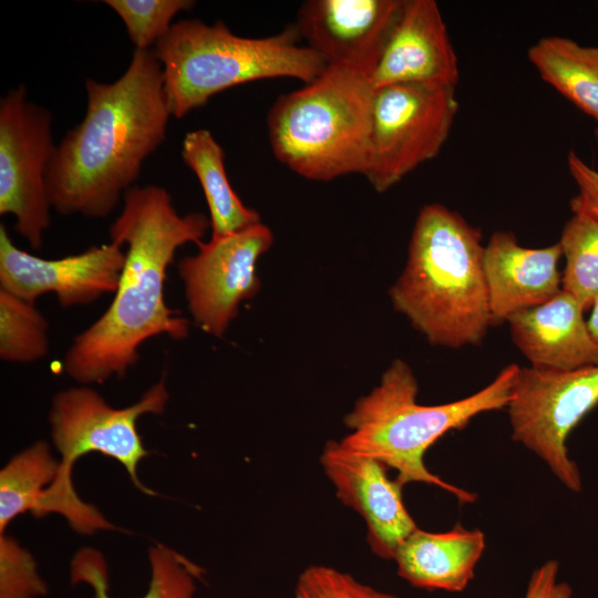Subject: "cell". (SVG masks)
I'll return each instance as SVG.
<instances>
[{"instance_id":"14","label":"cell","mask_w":598,"mask_h":598,"mask_svg":"<svg viewBox=\"0 0 598 598\" xmlns=\"http://www.w3.org/2000/svg\"><path fill=\"white\" fill-rule=\"evenodd\" d=\"M322 468L342 504L367 525L374 555L393 560L400 545L419 527L402 501V486L391 480L381 462L346 451L337 441L324 445Z\"/></svg>"},{"instance_id":"15","label":"cell","mask_w":598,"mask_h":598,"mask_svg":"<svg viewBox=\"0 0 598 598\" xmlns=\"http://www.w3.org/2000/svg\"><path fill=\"white\" fill-rule=\"evenodd\" d=\"M457 54L434 0H404L372 75L375 89L393 84L455 87Z\"/></svg>"},{"instance_id":"25","label":"cell","mask_w":598,"mask_h":598,"mask_svg":"<svg viewBox=\"0 0 598 598\" xmlns=\"http://www.w3.org/2000/svg\"><path fill=\"white\" fill-rule=\"evenodd\" d=\"M104 3L122 19L136 50L155 47L174 24L173 18L195 4L190 0H105Z\"/></svg>"},{"instance_id":"29","label":"cell","mask_w":598,"mask_h":598,"mask_svg":"<svg viewBox=\"0 0 598 598\" xmlns=\"http://www.w3.org/2000/svg\"><path fill=\"white\" fill-rule=\"evenodd\" d=\"M559 564L549 559L535 568L529 577L524 598H571L573 589L558 579Z\"/></svg>"},{"instance_id":"3","label":"cell","mask_w":598,"mask_h":598,"mask_svg":"<svg viewBox=\"0 0 598 598\" xmlns=\"http://www.w3.org/2000/svg\"><path fill=\"white\" fill-rule=\"evenodd\" d=\"M482 231L441 204L423 206L405 267L390 288L396 311L433 346L480 344L493 326Z\"/></svg>"},{"instance_id":"22","label":"cell","mask_w":598,"mask_h":598,"mask_svg":"<svg viewBox=\"0 0 598 598\" xmlns=\"http://www.w3.org/2000/svg\"><path fill=\"white\" fill-rule=\"evenodd\" d=\"M60 463L44 442L14 456L0 472V534L18 515L42 516L45 486L56 477Z\"/></svg>"},{"instance_id":"8","label":"cell","mask_w":598,"mask_h":598,"mask_svg":"<svg viewBox=\"0 0 598 598\" xmlns=\"http://www.w3.org/2000/svg\"><path fill=\"white\" fill-rule=\"evenodd\" d=\"M458 102L455 87L393 84L375 91L363 175L384 193L434 158L448 138Z\"/></svg>"},{"instance_id":"19","label":"cell","mask_w":598,"mask_h":598,"mask_svg":"<svg viewBox=\"0 0 598 598\" xmlns=\"http://www.w3.org/2000/svg\"><path fill=\"white\" fill-rule=\"evenodd\" d=\"M224 151L212 132H188L182 142V158L197 176L209 209L212 237L241 231L260 221V215L243 204L230 186Z\"/></svg>"},{"instance_id":"1","label":"cell","mask_w":598,"mask_h":598,"mask_svg":"<svg viewBox=\"0 0 598 598\" xmlns=\"http://www.w3.org/2000/svg\"><path fill=\"white\" fill-rule=\"evenodd\" d=\"M110 225V239L127 246L125 265L106 311L79 333L63 358L64 371L84 384L123 378L148 339H185L189 322L165 300L167 269L178 248L202 241L210 227L203 213L179 215L159 186H133Z\"/></svg>"},{"instance_id":"5","label":"cell","mask_w":598,"mask_h":598,"mask_svg":"<svg viewBox=\"0 0 598 598\" xmlns=\"http://www.w3.org/2000/svg\"><path fill=\"white\" fill-rule=\"evenodd\" d=\"M375 91L372 73L329 64L313 82L279 95L267 117L275 157L311 181L363 175Z\"/></svg>"},{"instance_id":"30","label":"cell","mask_w":598,"mask_h":598,"mask_svg":"<svg viewBox=\"0 0 598 598\" xmlns=\"http://www.w3.org/2000/svg\"><path fill=\"white\" fill-rule=\"evenodd\" d=\"M587 326L592 338L598 343V297L591 306V313L587 320Z\"/></svg>"},{"instance_id":"2","label":"cell","mask_w":598,"mask_h":598,"mask_svg":"<svg viewBox=\"0 0 598 598\" xmlns=\"http://www.w3.org/2000/svg\"><path fill=\"white\" fill-rule=\"evenodd\" d=\"M85 91V115L55 146L47 188L59 214L104 218L164 142L172 113L154 49H135L117 80L89 79Z\"/></svg>"},{"instance_id":"16","label":"cell","mask_w":598,"mask_h":598,"mask_svg":"<svg viewBox=\"0 0 598 598\" xmlns=\"http://www.w3.org/2000/svg\"><path fill=\"white\" fill-rule=\"evenodd\" d=\"M559 243L543 248L518 244L511 231L494 233L484 248V272L493 324L539 306L561 291Z\"/></svg>"},{"instance_id":"9","label":"cell","mask_w":598,"mask_h":598,"mask_svg":"<svg viewBox=\"0 0 598 598\" xmlns=\"http://www.w3.org/2000/svg\"><path fill=\"white\" fill-rule=\"evenodd\" d=\"M598 405V364L570 371L518 370L507 405L512 439L540 457L561 484L580 492L567 439Z\"/></svg>"},{"instance_id":"7","label":"cell","mask_w":598,"mask_h":598,"mask_svg":"<svg viewBox=\"0 0 598 598\" xmlns=\"http://www.w3.org/2000/svg\"><path fill=\"white\" fill-rule=\"evenodd\" d=\"M167 401L164 379L152 385L136 403L123 409L112 408L89 386L59 392L53 399L49 421L62 461L55 480L47 489L43 515L62 514L81 533L112 527L94 506L78 497L71 482L73 463L90 452L120 462L138 489L154 495L137 476L138 463L148 454L137 431V420L147 413L162 414Z\"/></svg>"},{"instance_id":"13","label":"cell","mask_w":598,"mask_h":598,"mask_svg":"<svg viewBox=\"0 0 598 598\" xmlns=\"http://www.w3.org/2000/svg\"><path fill=\"white\" fill-rule=\"evenodd\" d=\"M404 0H309L295 22L307 47L327 64L374 73Z\"/></svg>"},{"instance_id":"12","label":"cell","mask_w":598,"mask_h":598,"mask_svg":"<svg viewBox=\"0 0 598 598\" xmlns=\"http://www.w3.org/2000/svg\"><path fill=\"white\" fill-rule=\"evenodd\" d=\"M125 259L122 246L112 241L44 259L18 248L0 226V288L30 302L52 292L62 308L90 305L116 291Z\"/></svg>"},{"instance_id":"23","label":"cell","mask_w":598,"mask_h":598,"mask_svg":"<svg viewBox=\"0 0 598 598\" xmlns=\"http://www.w3.org/2000/svg\"><path fill=\"white\" fill-rule=\"evenodd\" d=\"M558 243L566 260L561 289L587 310L598 297V221L573 214Z\"/></svg>"},{"instance_id":"24","label":"cell","mask_w":598,"mask_h":598,"mask_svg":"<svg viewBox=\"0 0 598 598\" xmlns=\"http://www.w3.org/2000/svg\"><path fill=\"white\" fill-rule=\"evenodd\" d=\"M49 323L34 302L0 288V358L31 363L49 352Z\"/></svg>"},{"instance_id":"28","label":"cell","mask_w":598,"mask_h":598,"mask_svg":"<svg viewBox=\"0 0 598 598\" xmlns=\"http://www.w3.org/2000/svg\"><path fill=\"white\" fill-rule=\"evenodd\" d=\"M567 166L578 193L570 199L573 214H581L598 221V171L578 154L570 152Z\"/></svg>"},{"instance_id":"4","label":"cell","mask_w":598,"mask_h":598,"mask_svg":"<svg viewBox=\"0 0 598 598\" xmlns=\"http://www.w3.org/2000/svg\"><path fill=\"white\" fill-rule=\"evenodd\" d=\"M519 367H504L491 383L461 400L422 405L416 402L419 385L406 362L395 359L381 381L361 396L344 417L350 430L339 444L348 452L372 457L396 471L402 487L425 483L442 488L462 504L477 495L452 485L424 464L426 451L453 430L464 429L481 413L507 408Z\"/></svg>"},{"instance_id":"21","label":"cell","mask_w":598,"mask_h":598,"mask_svg":"<svg viewBox=\"0 0 598 598\" xmlns=\"http://www.w3.org/2000/svg\"><path fill=\"white\" fill-rule=\"evenodd\" d=\"M152 577L142 598H192L195 579L202 569L178 553L156 545L150 549ZM73 584L86 582L94 590V598H110L107 568L103 556L95 549L82 548L71 564Z\"/></svg>"},{"instance_id":"10","label":"cell","mask_w":598,"mask_h":598,"mask_svg":"<svg viewBox=\"0 0 598 598\" xmlns=\"http://www.w3.org/2000/svg\"><path fill=\"white\" fill-rule=\"evenodd\" d=\"M55 146L50 111L29 101L23 84L1 97L0 215H13L16 230L34 250L51 225L47 172Z\"/></svg>"},{"instance_id":"6","label":"cell","mask_w":598,"mask_h":598,"mask_svg":"<svg viewBox=\"0 0 598 598\" xmlns=\"http://www.w3.org/2000/svg\"><path fill=\"white\" fill-rule=\"evenodd\" d=\"M301 40L295 23L266 38L239 37L221 21L175 22L154 48L172 116L182 118L217 93L248 82L293 78L313 82L324 59Z\"/></svg>"},{"instance_id":"27","label":"cell","mask_w":598,"mask_h":598,"mask_svg":"<svg viewBox=\"0 0 598 598\" xmlns=\"http://www.w3.org/2000/svg\"><path fill=\"white\" fill-rule=\"evenodd\" d=\"M295 598H398L329 566H310L298 577Z\"/></svg>"},{"instance_id":"11","label":"cell","mask_w":598,"mask_h":598,"mask_svg":"<svg viewBox=\"0 0 598 598\" xmlns=\"http://www.w3.org/2000/svg\"><path fill=\"white\" fill-rule=\"evenodd\" d=\"M274 241L271 230L259 223L241 231L198 241L197 252L177 264L187 308L204 332L223 337L243 301L260 288L257 262Z\"/></svg>"},{"instance_id":"20","label":"cell","mask_w":598,"mask_h":598,"mask_svg":"<svg viewBox=\"0 0 598 598\" xmlns=\"http://www.w3.org/2000/svg\"><path fill=\"white\" fill-rule=\"evenodd\" d=\"M528 60L543 81L598 122V47L550 35L528 49Z\"/></svg>"},{"instance_id":"17","label":"cell","mask_w":598,"mask_h":598,"mask_svg":"<svg viewBox=\"0 0 598 598\" xmlns=\"http://www.w3.org/2000/svg\"><path fill=\"white\" fill-rule=\"evenodd\" d=\"M586 310L563 290L549 301L507 319L514 344L530 368L570 371L598 364V343L592 338Z\"/></svg>"},{"instance_id":"18","label":"cell","mask_w":598,"mask_h":598,"mask_svg":"<svg viewBox=\"0 0 598 598\" xmlns=\"http://www.w3.org/2000/svg\"><path fill=\"white\" fill-rule=\"evenodd\" d=\"M485 549L482 530L456 524L443 533L415 529L398 548V574L414 587L461 592L474 578Z\"/></svg>"},{"instance_id":"26","label":"cell","mask_w":598,"mask_h":598,"mask_svg":"<svg viewBox=\"0 0 598 598\" xmlns=\"http://www.w3.org/2000/svg\"><path fill=\"white\" fill-rule=\"evenodd\" d=\"M48 591L32 556L18 543L0 537V598H34Z\"/></svg>"}]
</instances>
